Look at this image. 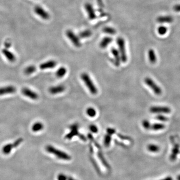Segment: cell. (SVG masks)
<instances>
[{"label":"cell","mask_w":180,"mask_h":180,"mask_svg":"<svg viewBox=\"0 0 180 180\" xmlns=\"http://www.w3.org/2000/svg\"><path fill=\"white\" fill-rule=\"evenodd\" d=\"M46 150L48 153L54 155L59 159H62V160H66V161H69L71 159V157L70 155H68V154L65 153V152L57 149L56 148L53 147V146H47L46 147Z\"/></svg>","instance_id":"6da1fadb"},{"label":"cell","mask_w":180,"mask_h":180,"mask_svg":"<svg viewBox=\"0 0 180 180\" xmlns=\"http://www.w3.org/2000/svg\"><path fill=\"white\" fill-rule=\"evenodd\" d=\"M82 81L85 84L88 90L92 95H96L98 93V89L93 83L92 80L91 79L89 75L86 73H83L81 75Z\"/></svg>","instance_id":"7a4b0ae2"},{"label":"cell","mask_w":180,"mask_h":180,"mask_svg":"<svg viewBox=\"0 0 180 180\" xmlns=\"http://www.w3.org/2000/svg\"><path fill=\"white\" fill-rule=\"evenodd\" d=\"M117 45L118 46L119 52L121 55V61L123 63H126L127 61V56L126 54L125 41L122 38H118L117 40Z\"/></svg>","instance_id":"3957f363"},{"label":"cell","mask_w":180,"mask_h":180,"mask_svg":"<svg viewBox=\"0 0 180 180\" xmlns=\"http://www.w3.org/2000/svg\"><path fill=\"white\" fill-rule=\"evenodd\" d=\"M144 82L150 88V89L154 92V93H155L156 95L159 96L162 94V89L151 78L146 77L144 79Z\"/></svg>","instance_id":"277c9868"},{"label":"cell","mask_w":180,"mask_h":180,"mask_svg":"<svg viewBox=\"0 0 180 180\" xmlns=\"http://www.w3.org/2000/svg\"><path fill=\"white\" fill-rule=\"evenodd\" d=\"M23 141V139L21 138H20L18 139L17 140H16L13 143L6 144V145L4 146L2 148V152L5 155L9 154L13 149H14V148H17L18 147Z\"/></svg>","instance_id":"5b68a950"},{"label":"cell","mask_w":180,"mask_h":180,"mask_svg":"<svg viewBox=\"0 0 180 180\" xmlns=\"http://www.w3.org/2000/svg\"><path fill=\"white\" fill-rule=\"evenodd\" d=\"M66 36L69 39L73 45L76 47H80L81 46V43L79 37L76 35L72 30H67L66 31Z\"/></svg>","instance_id":"8992f818"},{"label":"cell","mask_w":180,"mask_h":180,"mask_svg":"<svg viewBox=\"0 0 180 180\" xmlns=\"http://www.w3.org/2000/svg\"><path fill=\"white\" fill-rule=\"evenodd\" d=\"M150 112L153 114H168L171 112V109L167 106H152L150 108Z\"/></svg>","instance_id":"52a82bcc"},{"label":"cell","mask_w":180,"mask_h":180,"mask_svg":"<svg viewBox=\"0 0 180 180\" xmlns=\"http://www.w3.org/2000/svg\"><path fill=\"white\" fill-rule=\"evenodd\" d=\"M34 12L37 15L39 16L40 17H41L43 19L47 20L49 19L50 17V14H49V13L47 12L41 6H35L34 8Z\"/></svg>","instance_id":"ba28073f"},{"label":"cell","mask_w":180,"mask_h":180,"mask_svg":"<svg viewBox=\"0 0 180 180\" xmlns=\"http://www.w3.org/2000/svg\"><path fill=\"white\" fill-rule=\"evenodd\" d=\"M22 93L25 97H28L33 100H36L39 98L38 94L37 93H36L35 91L32 90L28 88H23L22 90Z\"/></svg>","instance_id":"9c48e42d"},{"label":"cell","mask_w":180,"mask_h":180,"mask_svg":"<svg viewBox=\"0 0 180 180\" xmlns=\"http://www.w3.org/2000/svg\"><path fill=\"white\" fill-rule=\"evenodd\" d=\"M79 128V126L78 124H74L71 125L69 127L71 131L69 134L66 135V136H65V138L67 139L70 140L75 136H79V137L80 134H79V133L78 132Z\"/></svg>","instance_id":"30bf717a"},{"label":"cell","mask_w":180,"mask_h":180,"mask_svg":"<svg viewBox=\"0 0 180 180\" xmlns=\"http://www.w3.org/2000/svg\"><path fill=\"white\" fill-rule=\"evenodd\" d=\"M16 91V88L13 86H7L0 88V96L11 94L15 93Z\"/></svg>","instance_id":"8fae6325"},{"label":"cell","mask_w":180,"mask_h":180,"mask_svg":"<svg viewBox=\"0 0 180 180\" xmlns=\"http://www.w3.org/2000/svg\"><path fill=\"white\" fill-rule=\"evenodd\" d=\"M85 7L90 19L92 20L95 19L96 18V15L92 5L90 3H86L85 5Z\"/></svg>","instance_id":"7c38bea8"},{"label":"cell","mask_w":180,"mask_h":180,"mask_svg":"<svg viewBox=\"0 0 180 180\" xmlns=\"http://www.w3.org/2000/svg\"><path fill=\"white\" fill-rule=\"evenodd\" d=\"M66 87L64 85H58L56 86H53L49 88V91L52 95H56L60 93H62L65 91Z\"/></svg>","instance_id":"4fadbf2b"},{"label":"cell","mask_w":180,"mask_h":180,"mask_svg":"<svg viewBox=\"0 0 180 180\" xmlns=\"http://www.w3.org/2000/svg\"><path fill=\"white\" fill-rule=\"evenodd\" d=\"M57 66V62L54 60H50L44 62L40 65L39 67L41 70H46L49 69H53Z\"/></svg>","instance_id":"5bb4252c"},{"label":"cell","mask_w":180,"mask_h":180,"mask_svg":"<svg viewBox=\"0 0 180 180\" xmlns=\"http://www.w3.org/2000/svg\"><path fill=\"white\" fill-rule=\"evenodd\" d=\"M2 54L10 62H14L16 61V58L15 55L12 52L8 50V49L4 48L2 50Z\"/></svg>","instance_id":"9a60e30c"},{"label":"cell","mask_w":180,"mask_h":180,"mask_svg":"<svg viewBox=\"0 0 180 180\" xmlns=\"http://www.w3.org/2000/svg\"><path fill=\"white\" fill-rule=\"evenodd\" d=\"M111 52L114 57V64L115 66L119 67L120 66L121 62V58L120 53L118 50L115 48H113L111 49Z\"/></svg>","instance_id":"2e32d148"},{"label":"cell","mask_w":180,"mask_h":180,"mask_svg":"<svg viewBox=\"0 0 180 180\" xmlns=\"http://www.w3.org/2000/svg\"><path fill=\"white\" fill-rule=\"evenodd\" d=\"M157 21L160 23H170L173 21V18L170 16H160L157 18Z\"/></svg>","instance_id":"e0dca14e"},{"label":"cell","mask_w":180,"mask_h":180,"mask_svg":"<svg viewBox=\"0 0 180 180\" xmlns=\"http://www.w3.org/2000/svg\"><path fill=\"white\" fill-rule=\"evenodd\" d=\"M148 58L151 64H155L157 62V56L155 51L153 49H150L148 51Z\"/></svg>","instance_id":"ac0fdd59"},{"label":"cell","mask_w":180,"mask_h":180,"mask_svg":"<svg viewBox=\"0 0 180 180\" xmlns=\"http://www.w3.org/2000/svg\"><path fill=\"white\" fill-rule=\"evenodd\" d=\"M179 147H180V146L178 144H175L174 146L172 151V154L170 156V159L171 161H175L176 159L177 156L179 153Z\"/></svg>","instance_id":"d6986e66"},{"label":"cell","mask_w":180,"mask_h":180,"mask_svg":"<svg viewBox=\"0 0 180 180\" xmlns=\"http://www.w3.org/2000/svg\"><path fill=\"white\" fill-rule=\"evenodd\" d=\"M44 125L41 122H37L33 124L32 127V130L34 132H38L41 131L44 129Z\"/></svg>","instance_id":"ffe728a7"},{"label":"cell","mask_w":180,"mask_h":180,"mask_svg":"<svg viewBox=\"0 0 180 180\" xmlns=\"http://www.w3.org/2000/svg\"><path fill=\"white\" fill-rule=\"evenodd\" d=\"M112 41L113 39L111 37H105L102 39V40L100 43V47L101 48H105L112 42Z\"/></svg>","instance_id":"44dd1931"},{"label":"cell","mask_w":180,"mask_h":180,"mask_svg":"<svg viewBox=\"0 0 180 180\" xmlns=\"http://www.w3.org/2000/svg\"><path fill=\"white\" fill-rule=\"evenodd\" d=\"M67 72V70L65 67H61L59 68L58 70L56 72V76L58 78H62L66 75Z\"/></svg>","instance_id":"7402d4cb"},{"label":"cell","mask_w":180,"mask_h":180,"mask_svg":"<svg viewBox=\"0 0 180 180\" xmlns=\"http://www.w3.org/2000/svg\"><path fill=\"white\" fill-rule=\"evenodd\" d=\"M165 125L162 123H154L151 125V130L153 131H159L164 129Z\"/></svg>","instance_id":"603a6c76"},{"label":"cell","mask_w":180,"mask_h":180,"mask_svg":"<svg viewBox=\"0 0 180 180\" xmlns=\"http://www.w3.org/2000/svg\"><path fill=\"white\" fill-rule=\"evenodd\" d=\"M147 149L152 153H157L160 151V147L157 145L150 144L147 146Z\"/></svg>","instance_id":"cb8c5ba5"},{"label":"cell","mask_w":180,"mask_h":180,"mask_svg":"<svg viewBox=\"0 0 180 180\" xmlns=\"http://www.w3.org/2000/svg\"><path fill=\"white\" fill-rule=\"evenodd\" d=\"M86 114L90 117L93 118L96 116V115L97 114V112L95 109L93 107H89L86 110Z\"/></svg>","instance_id":"d4e9b609"},{"label":"cell","mask_w":180,"mask_h":180,"mask_svg":"<svg viewBox=\"0 0 180 180\" xmlns=\"http://www.w3.org/2000/svg\"><path fill=\"white\" fill-rule=\"evenodd\" d=\"M36 68L35 66L34 65H31V66H28L27 68H26L25 70L24 71L25 73L27 75H29L31 74H32L36 71Z\"/></svg>","instance_id":"484cf974"},{"label":"cell","mask_w":180,"mask_h":180,"mask_svg":"<svg viewBox=\"0 0 180 180\" xmlns=\"http://www.w3.org/2000/svg\"><path fill=\"white\" fill-rule=\"evenodd\" d=\"M92 34V33L90 30H85L80 32L79 34V37L83 39L87 38L90 37Z\"/></svg>","instance_id":"4316f807"},{"label":"cell","mask_w":180,"mask_h":180,"mask_svg":"<svg viewBox=\"0 0 180 180\" xmlns=\"http://www.w3.org/2000/svg\"><path fill=\"white\" fill-rule=\"evenodd\" d=\"M104 33H106L110 35H115L116 33V30L113 28L110 27H105L103 30Z\"/></svg>","instance_id":"83f0119b"},{"label":"cell","mask_w":180,"mask_h":180,"mask_svg":"<svg viewBox=\"0 0 180 180\" xmlns=\"http://www.w3.org/2000/svg\"><path fill=\"white\" fill-rule=\"evenodd\" d=\"M98 157H99V159H100L101 162L103 163V165H104V166L106 167L107 168H110L109 165V164H108V163L107 162V161H106V160H105L104 157L103 156L102 153H101V152L99 151V152L98 153Z\"/></svg>","instance_id":"f1b7e54d"},{"label":"cell","mask_w":180,"mask_h":180,"mask_svg":"<svg viewBox=\"0 0 180 180\" xmlns=\"http://www.w3.org/2000/svg\"><path fill=\"white\" fill-rule=\"evenodd\" d=\"M112 140V138H111V135H110L109 134H107L105 136L104 138V145L106 147H108L110 145L111 142Z\"/></svg>","instance_id":"f546056e"},{"label":"cell","mask_w":180,"mask_h":180,"mask_svg":"<svg viewBox=\"0 0 180 180\" xmlns=\"http://www.w3.org/2000/svg\"><path fill=\"white\" fill-rule=\"evenodd\" d=\"M142 126L146 130H151V124L147 120H144L142 122Z\"/></svg>","instance_id":"4dcf8cb0"},{"label":"cell","mask_w":180,"mask_h":180,"mask_svg":"<svg viewBox=\"0 0 180 180\" xmlns=\"http://www.w3.org/2000/svg\"><path fill=\"white\" fill-rule=\"evenodd\" d=\"M167 28L166 27L164 26H161L158 29V32L160 35H164L166 34L167 32Z\"/></svg>","instance_id":"1f68e13d"},{"label":"cell","mask_w":180,"mask_h":180,"mask_svg":"<svg viewBox=\"0 0 180 180\" xmlns=\"http://www.w3.org/2000/svg\"><path fill=\"white\" fill-rule=\"evenodd\" d=\"M155 119H157L158 121H162V122H167L169 120V118L168 117L163 116V115L159 114L157 115V116L155 117Z\"/></svg>","instance_id":"d6a6232c"},{"label":"cell","mask_w":180,"mask_h":180,"mask_svg":"<svg viewBox=\"0 0 180 180\" xmlns=\"http://www.w3.org/2000/svg\"><path fill=\"white\" fill-rule=\"evenodd\" d=\"M89 130L93 133H97L98 132V128L95 125L92 124L89 126Z\"/></svg>","instance_id":"836d02e7"},{"label":"cell","mask_w":180,"mask_h":180,"mask_svg":"<svg viewBox=\"0 0 180 180\" xmlns=\"http://www.w3.org/2000/svg\"><path fill=\"white\" fill-rule=\"evenodd\" d=\"M107 134L110 135H112L113 134L116 133V130L113 128H108L107 129Z\"/></svg>","instance_id":"e575fe53"},{"label":"cell","mask_w":180,"mask_h":180,"mask_svg":"<svg viewBox=\"0 0 180 180\" xmlns=\"http://www.w3.org/2000/svg\"><path fill=\"white\" fill-rule=\"evenodd\" d=\"M67 177L64 174H59L57 177L58 180H67Z\"/></svg>","instance_id":"d590c367"},{"label":"cell","mask_w":180,"mask_h":180,"mask_svg":"<svg viewBox=\"0 0 180 180\" xmlns=\"http://www.w3.org/2000/svg\"><path fill=\"white\" fill-rule=\"evenodd\" d=\"M119 137L121 138V139L124 140H128V141H131V138L128 137V136H123L121 134H118Z\"/></svg>","instance_id":"8d00e7d4"},{"label":"cell","mask_w":180,"mask_h":180,"mask_svg":"<svg viewBox=\"0 0 180 180\" xmlns=\"http://www.w3.org/2000/svg\"><path fill=\"white\" fill-rule=\"evenodd\" d=\"M4 45H5V48L9 49L10 47L11 46V43H10V42H9V41H6V42H5Z\"/></svg>","instance_id":"74e56055"},{"label":"cell","mask_w":180,"mask_h":180,"mask_svg":"<svg viewBox=\"0 0 180 180\" xmlns=\"http://www.w3.org/2000/svg\"><path fill=\"white\" fill-rule=\"evenodd\" d=\"M174 10L175 12H180V5H177L174 7Z\"/></svg>","instance_id":"f35d334b"},{"label":"cell","mask_w":180,"mask_h":180,"mask_svg":"<svg viewBox=\"0 0 180 180\" xmlns=\"http://www.w3.org/2000/svg\"><path fill=\"white\" fill-rule=\"evenodd\" d=\"M97 1L100 6H101V7L103 6V1H102V0H97Z\"/></svg>","instance_id":"ab89813d"},{"label":"cell","mask_w":180,"mask_h":180,"mask_svg":"<svg viewBox=\"0 0 180 180\" xmlns=\"http://www.w3.org/2000/svg\"><path fill=\"white\" fill-rule=\"evenodd\" d=\"M173 180V179L171 177H167L166 178L164 179H162V180Z\"/></svg>","instance_id":"60d3db41"},{"label":"cell","mask_w":180,"mask_h":180,"mask_svg":"<svg viewBox=\"0 0 180 180\" xmlns=\"http://www.w3.org/2000/svg\"><path fill=\"white\" fill-rule=\"evenodd\" d=\"M67 180H76L75 179H74L73 178H72L71 177H68L67 178Z\"/></svg>","instance_id":"b9f144b4"},{"label":"cell","mask_w":180,"mask_h":180,"mask_svg":"<svg viewBox=\"0 0 180 180\" xmlns=\"http://www.w3.org/2000/svg\"><path fill=\"white\" fill-rule=\"evenodd\" d=\"M177 180H180V175H179V176H178V177H177Z\"/></svg>","instance_id":"7bdbcfd3"}]
</instances>
